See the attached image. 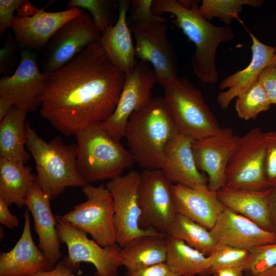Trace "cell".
Segmentation results:
<instances>
[{
  "mask_svg": "<svg viewBox=\"0 0 276 276\" xmlns=\"http://www.w3.org/2000/svg\"><path fill=\"white\" fill-rule=\"evenodd\" d=\"M48 75L40 114L66 136L107 119L117 106L125 79L99 40Z\"/></svg>",
  "mask_w": 276,
  "mask_h": 276,
  "instance_id": "cell-1",
  "label": "cell"
},
{
  "mask_svg": "<svg viewBox=\"0 0 276 276\" xmlns=\"http://www.w3.org/2000/svg\"><path fill=\"white\" fill-rule=\"evenodd\" d=\"M198 2L187 9L176 0H154L152 10L156 15L168 13L175 17L173 24L195 45L191 59L194 74L201 82L214 84L219 77L216 64L217 49L222 43L233 40L235 34L229 26H216L205 19L199 12Z\"/></svg>",
  "mask_w": 276,
  "mask_h": 276,
  "instance_id": "cell-2",
  "label": "cell"
},
{
  "mask_svg": "<svg viewBox=\"0 0 276 276\" xmlns=\"http://www.w3.org/2000/svg\"><path fill=\"white\" fill-rule=\"evenodd\" d=\"M26 131V146L35 161L37 182L52 200L67 187L88 184L77 167L76 144L67 145L60 137L47 142L27 121Z\"/></svg>",
  "mask_w": 276,
  "mask_h": 276,
  "instance_id": "cell-3",
  "label": "cell"
},
{
  "mask_svg": "<svg viewBox=\"0 0 276 276\" xmlns=\"http://www.w3.org/2000/svg\"><path fill=\"white\" fill-rule=\"evenodd\" d=\"M177 132L159 97L131 114L124 137L134 162L144 169H161L166 146Z\"/></svg>",
  "mask_w": 276,
  "mask_h": 276,
  "instance_id": "cell-4",
  "label": "cell"
},
{
  "mask_svg": "<svg viewBox=\"0 0 276 276\" xmlns=\"http://www.w3.org/2000/svg\"><path fill=\"white\" fill-rule=\"evenodd\" d=\"M74 136L77 167L87 183L119 176L134 163L129 151L103 127L101 122L87 126Z\"/></svg>",
  "mask_w": 276,
  "mask_h": 276,
  "instance_id": "cell-5",
  "label": "cell"
},
{
  "mask_svg": "<svg viewBox=\"0 0 276 276\" xmlns=\"http://www.w3.org/2000/svg\"><path fill=\"white\" fill-rule=\"evenodd\" d=\"M163 86L166 109L178 133L199 140L220 130L219 124L201 91L188 79L176 77Z\"/></svg>",
  "mask_w": 276,
  "mask_h": 276,
  "instance_id": "cell-6",
  "label": "cell"
},
{
  "mask_svg": "<svg viewBox=\"0 0 276 276\" xmlns=\"http://www.w3.org/2000/svg\"><path fill=\"white\" fill-rule=\"evenodd\" d=\"M82 190L87 200L56 218L89 234L102 247L117 244L113 201L110 191L104 184L95 186L91 183L82 187Z\"/></svg>",
  "mask_w": 276,
  "mask_h": 276,
  "instance_id": "cell-7",
  "label": "cell"
},
{
  "mask_svg": "<svg viewBox=\"0 0 276 276\" xmlns=\"http://www.w3.org/2000/svg\"><path fill=\"white\" fill-rule=\"evenodd\" d=\"M266 149V132L260 128L239 137L227 166L224 186L250 190L270 188L265 175Z\"/></svg>",
  "mask_w": 276,
  "mask_h": 276,
  "instance_id": "cell-8",
  "label": "cell"
},
{
  "mask_svg": "<svg viewBox=\"0 0 276 276\" xmlns=\"http://www.w3.org/2000/svg\"><path fill=\"white\" fill-rule=\"evenodd\" d=\"M56 220L59 241L68 250L67 256L61 261L74 273L80 270L81 262H88L96 268L95 276H117L121 266V247L118 244L102 247L90 239L85 232L57 218Z\"/></svg>",
  "mask_w": 276,
  "mask_h": 276,
  "instance_id": "cell-9",
  "label": "cell"
},
{
  "mask_svg": "<svg viewBox=\"0 0 276 276\" xmlns=\"http://www.w3.org/2000/svg\"><path fill=\"white\" fill-rule=\"evenodd\" d=\"M172 184L162 169H144L140 173L138 194L141 228L153 229L166 235L177 214L172 197Z\"/></svg>",
  "mask_w": 276,
  "mask_h": 276,
  "instance_id": "cell-10",
  "label": "cell"
},
{
  "mask_svg": "<svg viewBox=\"0 0 276 276\" xmlns=\"http://www.w3.org/2000/svg\"><path fill=\"white\" fill-rule=\"evenodd\" d=\"M140 179V173L132 170L109 180L105 185L113 198L116 242L121 247L139 236L166 235L153 229H143L139 225Z\"/></svg>",
  "mask_w": 276,
  "mask_h": 276,
  "instance_id": "cell-11",
  "label": "cell"
},
{
  "mask_svg": "<svg viewBox=\"0 0 276 276\" xmlns=\"http://www.w3.org/2000/svg\"><path fill=\"white\" fill-rule=\"evenodd\" d=\"M157 83L155 73L148 63L137 60L125 74L124 84L117 106L112 114L101 122L103 127L115 139L124 137L131 114L146 106L153 99L152 90Z\"/></svg>",
  "mask_w": 276,
  "mask_h": 276,
  "instance_id": "cell-12",
  "label": "cell"
},
{
  "mask_svg": "<svg viewBox=\"0 0 276 276\" xmlns=\"http://www.w3.org/2000/svg\"><path fill=\"white\" fill-rule=\"evenodd\" d=\"M167 28L164 22L137 24L130 27L135 40L136 59L151 64L157 83L162 86L177 77L176 55L167 37Z\"/></svg>",
  "mask_w": 276,
  "mask_h": 276,
  "instance_id": "cell-13",
  "label": "cell"
},
{
  "mask_svg": "<svg viewBox=\"0 0 276 276\" xmlns=\"http://www.w3.org/2000/svg\"><path fill=\"white\" fill-rule=\"evenodd\" d=\"M48 78V74L39 71L34 53L25 49L14 74L1 79L0 97L28 112L34 111L41 105Z\"/></svg>",
  "mask_w": 276,
  "mask_h": 276,
  "instance_id": "cell-14",
  "label": "cell"
},
{
  "mask_svg": "<svg viewBox=\"0 0 276 276\" xmlns=\"http://www.w3.org/2000/svg\"><path fill=\"white\" fill-rule=\"evenodd\" d=\"M101 34L88 13L84 11L69 20L50 40L43 73L49 74L62 68L89 44L98 41Z\"/></svg>",
  "mask_w": 276,
  "mask_h": 276,
  "instance_id": "cell-15",
  "label": "cell"
},
{
  "mask_svg": "<svg viewBox=\"0 0 276 276\" xmlns=\"http://www.w3.org/2000/svg\"><path fill=\"white\" fill-rule=\"evenodd\" d=\"M239 137L231 128L225 127L215 134L193 141L192 150L197 167L208 175L211 190L217 191L224 186L227 166Z\"/></svg>",
  "mask_w": 276,
  "mask_h": 276,
  "instance_id": "cell-16",
  "label": "cell"
},
{
  "mask_svg": "<svg viewBox=\"0 0 276 276\" xmlns=\"http://www.w3.org/2000/svg\"><path fill=\"white\" fill-rule=\"evenodd\" d=\"M84 12L73 8L59 12L36 9L26 15H17L12 28L19 44L28 50H40L65 24Z\"/></svg>",
  "mask_w": 276,
  "mask_h": 276,
  "instance_id": "cell-17",
  "label": "cell"
},
{
  "mask_svg": "<svg viewBox=\"0 0 276 276\" xmlns=\"http://www.w3.org/2000/svg\"><path fill=\"white\" fill-rule=\"evenodd\" d=\"M217 243L250 250L276 242V234L225 208L210 230Z\"/></svg>",
  "mask_w": 276,
  "mask_h": 276,
  "instance_id": "cell-18",
  "label": "cell"
},
{
  "mask_svg": "<svg viewBox=\"0 0 276 276\" xmlns=\"http://www.w3.org/2000/svg\"><path fill=\"white\" fill-rule=\"evenodd\" d=\"M24 217L20 238L10 251L0 254V276H33L51 270L55 266L33 241L28 209L26 210Z\"/></svg>",
  "mask_w": 276,
  "mask_h": 276,
  "instance_id": "cell-19",
  "label": "cell"
},
{
  "mask_svg": "<svg viewBox=\"0 0 276 276\" xmlns=\"http://www.w3.org/2000/svg\"><path fill=\"white\" fill-rule=\"evenodd\" d=\"M172 194L177 213L211 230L225 207L217 192L208 185L188 187L172 184Z\"/></svg>",
  "mask_w": 276,
  "mask_h": 276,
  "instance_id": "cell-20",
  "label": "cell"
},
{
  "mask_svg": "<svg viewBox=\"0 0 276 276\" xmlns=\"http://www.w3.org/2000/svg\"><path fill=\"white\" fill-rule=\"evenodd\" d=\"M51 197L37 182L33 185L25 199V205L31 213L34 231L38 237V247L55 265L62 257L57 229V220L52 212Z\"/></svg>",
  "mask_w": 276,
  "mask_h": 276,
  "instance_id": "cell-21",
  "label": "cell"
},
{
  "mask_svg": "<svg viewBox=\"0 0 276 276\" xmlns=\"http://www.w3.org/2000/svg\"><path fill=\"white\" fill-rule=\"evenodd\" d=\"M194 139L178 132L167 144L162 170L173 184L188 187L208 185V177L197 167L192 150Z\"/></svg>",
  "mask_w": 276,
  "mask_h": 276,
  "instance_id": "cell-22",
  "label": "cell"
},
{
  "mask_svg": "<svg viewBox=\"0 0 276 276\" xmlns=\"http://www.w3.org/2000/svg\"><path fill=\"white\" fill-rule=\"evenodd\" d=\"M252 40L251 58L249 64L243 70L224 78L219 88L220 92L217 101L221 108L226 109L232 101L237 98L258 80L262 71L269 65L276 52V47L263 43L253 34L248 32Z\"/></svg>",
  "mask_w": 276,
  "mask_h": 276,
  "instance_id": "cell-23",
  "label": "cell"
},
{
  "mask_svg": "<svg viewBox=\"0 0 276 276\" xmlns=\"http://www.w3.org/2000/svg\"><path fill=\"white\" fill-rule=\"evenodd\" d=\"M130 1L121 0L119 2L116 22L109 25L101 33L99 40L111 63L125 74L133 68L137 61L127 22Z\"/></svg>",
  "mask_w": 276,
  "mask_h": 276,
  "instance_id": "cell-24",
  "label": "cell"
},
{
  "mask_svg": "<svg viewBox=\"0 0 276 276\" xmlns=\"http://www.w3.org/2000/svg\"><path fill=\"white\" fill-rule=\"evenodd\" d=\"M271 191V188L250 190L224 186L216 192L225 208L248 218L264 229L273 232L270 212Z\"/></svg>",
  "mask_w": 276,
  "mask_h": 276,
  "instance_id": "cell-25",
  "label": "cell"
},
{
  "mask_svg": "<svg viewBox=\"0 0 276 276\" xmlns=\"http://www.w3.org/2000/svg\"><path fill=\"white\" fill-rule=\"evenodd\" d=\"M121 266L132 271L166 263L167 235H145L131 240L121 249Z\"/></svg>",
  "mask_w": 276,
  "mask_h": 276,
  "instance_id": "cell-26",
  "label": "cell"
},
{
  "mask_svg": "<svg viewBox=\"0 0 276 276\" xmlns=\"http://www.w3.org/2000/svg\"><path fill=\"white\" fill-rule=\"evenodd\" d=\"M28 112L14 106L0 122V157L26 164L31 156L25 148Z\"/></svg>",
  "mask_w": 276,
  "mask_h": 276,
  "instance_id": "cell-27",
  "label": "cell"
},
{
  "mask_svg": "<svg viewBox=\"0 0 276 276\" xmlns=\"http://www.w3.org/2000/svg\"><path fill=\"white\" fill-rule=\"evenodd\" d=\"M36 182L30 166L0 157V197L9 206L23 208L28 190Z\"/></svg>",
  "mask_w": 276,
  "mask_h": 276,
  "instance_id": "cell-28",
  "label": "cell"
},
{
  "mask_svg": "<svg viewBox=\"0 0 276 276\" xmlns=\"http://www.w3.org/2000/svg\"><path fill=\"white\" fill-rule=\"evenodd\" d=\"M166 263L177 276H208L211 274L209 256L190 246L184 241L167 236Z\"/></svg>",
  "mask_w": 276,
  "mask_h": 276,
  "instance_id": "cell-29",
  "label": "cell"
},
{
  "mask_svg": "<svg viewBox=\"0 0 276 276\" xmlns=\"http://www.w3.org/2000/svg\"><path fill=\"white\" fill-rule=\"evenodd\" d=\"M166 235L184 241L207 256L217 244L210 230L178 213Z\"/></svg>",
  "mask_w": 276,
  "mask_h": 276,
  "instance_id": "cell-30",
  "label": "cell"
},
{
  "mask_svg": "<svg viewBox=\"0 0 276 276\" xmlns=\"http://www.w3.org/2000/svg\"><path fill=\"white\" fill-rule=\"evenodd\" d=\"M263 3L262 0H202L198 10L206 20L217 17L228 26L233 20L239 18L245 5L256 8L261 6Z\"/></svg>",
  "mask_w": 276,
  "mask_h": 276,
  "instance_id": "cell-31",
  "label": "cell"
},
{
  "mask_svg": "<svg viewBox=\"0 0 276 276\" xmlns=\"http://www.w3.org/2000/svg\"><path fill=\"white\" fill-rule=\"evenodd\" d=\"M271 105L265 89L258 80L237 98L235 109L240 118L248 120L268 110Z\"/></svg>",
  "mask_w": 276,
  "mask_h": 276,
  "instance_id": "cell-32",
  "label": "cell"
},
{
  "mask_svg": "<svg viewBox=\"0 0 276 276\" xmlns=\"http://www.w3.org/2000/svg\"><path fill=\"white\" fill-rule=\"evenodd\" d=\"M211 263V274L220 268L242 267L245 271L250 259L249 250L217 243L213 252L208 256Z\"/></svg>",
  "mask_w": 276,
  "mask_h": 276,
  "instance_id": "cell-33",
  "label": "cell"
},
{
  "mask_svg": "<svg viewBox=\"0 0 276 276\" xmlns=\"http://www.w3.org/2000/svg\"><path fill=\"white\" fill-rule=\"evenodd\" d=\"M66 3L68 9L80 8L87 10L101 33L112 24L111 12L114 4L112 1L69 0Z\"/></svg>",
  "mask_w": 276,
  "mask_h": 276,
  "instance_id": "cell-34",
  "label": "cell"
},
{
  "mask_svg": "<svg viewBox=\"0 0 276 276\" xmlns=\"http://www.w3.org/2000/svg\"><path fill=\"white\" fill-rule=\"evenodd\" d=\"M249 251L250 259L246 271L250 274L263 271L276 265V242L259 246Z\"/></svg>",
  "mask_w": 276,
  "mask_h": 276,
  "instance_id": "cell-35",
  "label": "cell"
},
{
  "mask_svg": "<svg viewBox=\"0 0 276 276\" xmlns=\"http://www.w3.org/2000/svg\"><path fill=\"white\" fill-rule=\"evenodd\" d=\"M153 0H132L130 1V15L127 19L130 25L154 22L166 23L167 19L154 14L152 10Z\"/></svg>",
  "mask_w": 276,
  "mask_h": 276,
  "instance_id": "cell-36",
  "label": "cell"
},
{
  "mask_svg": "<svg viewBox=\"0 0 276 276\" xmlns=\"http://www.w3.org/2000/svg\"><path fill=\"white\" fill-rule=\"evenodd\" d=\"M267 149L265 175L270 188L276 186V132H266Z\"/></svg>",
  "mask_w": 276,
  "mask_h": 276,
  "instance_id": "cell-37",
  "label": "cell"
},
{
  "mask_svg": "<svg viewBox=\"0 0 276 276\" xmlns=\"http://www.w3.org/2000/svg\"><path fill=\"white\" fill-rule=\"evenodd\" d=\"M24 2V0L0 1L1 36L8 28L12 27L15 17L14 12L18 10Z\"/></svg>",
  "mask_w": 276,
  "mask_h": 276,
  "instance_id": "cell-38",
  "label": "cell"
},
{
  "mask_svg": "<svg viewBox=\"0 0 276 276\" xmlns=\"http://www.w3.org/2000/svg\"><path fill=\"white\" fill-rule=\"evenodd\" d=\"M265 89L271 104L276 105V71L269 65L260 74L258 80Z\"/></svg>",
  "mask_w": 276,
  "mask_h": 276,
  "instance_id": "cell-39",
  "label": "cell"
},
{
  "mask_svg": "<svg viewBox=\"0 0 276 276\" xmlns=\"http://www.w3.org/2000/svg\"><path fill=\"white\" fill-rule=\"evenodd\" d=\"M125 276H177L169 269L166 263L156 264L136 270H127Z\"/></svg>",
  "mask_w": 276,
  "mask_h": 276,
  "instance_id": "cell-40",
  "label": "cell"
},
{
  "mask_svg": "<svg viewBox=\"0 0 276 276\" xmlns=\"http://www.w3.org/2000/svg\"><path fill=\"white\" fill-rule=\"evenodd\" d=\"M9 205L0 197V223L9 229H13L19 225V220L9 209Z\"/></svg>",
  "mask_w": 276,
  "mask_h": 276,
  "instance_id": "cell-41",
  "label": "cell"
},
{
  "mask_svg": "<svg viewBox=\"0 0 276 276\" xmlns=\"http://www.w3.org/2000/svg\"><path fill=\"white\" fill-rule=\"evenodd\" d=\"M72 269L61 261L52 269L37 273L33 276H84L75 275Z\"/></svg>",
  "mask_w": 276,
  "mask_h": 276,
  "instance_id": "cell-42",
  "label": "cell"
},
{
  "mask_svg": "<svg viewBox=\"0 0 276 276\" xmlns=\"http://www.w3.org/2000/svg\"><path fill=\"white\" fill-rule=\"evenodd\" d=\"M245 271L242 267H229L219 269L213 273V276H242Z\"/></svg>",
  "mask_w": 276,
  "mask_h": 276,
  "instance_id": "cell-43",
  "label": "cell"
},
{
  "mask_svg": "<svg viewBox=\"0 0 276 276\" xmlns=\"http://www.w3.org/2000/svg\"><path fill=\"white\" fill-rule=\"evenodd\" d=\"M270 212L273 231L276 234V186L271 188L270 196Z\"/></svg>",
  "mask_w": 276,
  "mask_h": 276,
  "instance_id": "cell-44",
  "label": "cell"
},
{
  "mask_svg": "<svg viewBox=\"0 0 276 276\" xmlns=\"http://www.w3.org/2000/svg\"><path fill=\"white\" fill-rule=\"evenodd\" d=\"M14 106L10 100L0 97V122L9 113Z\"/></svg>",
  "mask_w": 276,
  "mask_h": 276,
  "instance_id": "cell-45",
  "label": "cell"
},
{
  "mask_svg": "<svg viewBox=\"0 0 276 276\" xmlns=\"http://www.w3.org/2000/svg\"><path fill=\"white\" fill-rule=\"evenodd\" d=\"M10 43H7L0 50V67L1 72L11 55L10 53L12 51Z\"/></svg>",
  "mask_w": 276,
  "mask_h": 276,
  "instance_id": "cell-46",
  "label": "cell"
},
{
  "mask_svg": "<svg viewBox=\"0 0 276 276\" xmlns=\"http://www.w3.org/2000/svg\"><path fill=\"white\" fill-rule=\"evenodd\" d=\"M249 276H276V265L263 271L250 274Z\"/></svg>",
  "mask_w": 276,
  "mask_h": 276,
  "instance_id": "cell-47",
  "label": "cell"
},
{
  "mask_svg": "<svg viewBox=\"0 0 276 276\" xmlns=\"http://www.w3.org/2000/svg\"><path fill=\"white\" fill-rule=\"evenodd\" d=\"M196 1L193 0H178L177 2L178 4L181 6L182 7L187 9H190L192 8L194 3Z\"/></svg>",
  "mask_w": 276,
  "mask_h": 276,
  "instance_id": "cell-48",
  "label": "cell"
},
{
  "mask_svg": "<svg viewBox=\"0 0 276 276\" xmlns=\"http://www.w3.org/2000/svg\"><path fill=\"white\" fill-rule=\"evenodd\" d=\"M270 65H271L276 71V52L274 54Z\"/></svg>",
  "mask_w": 276,
  "mask_h": 276,
  "instance_id": "cell-49",
  "label": "cell"
}]
</instances>
